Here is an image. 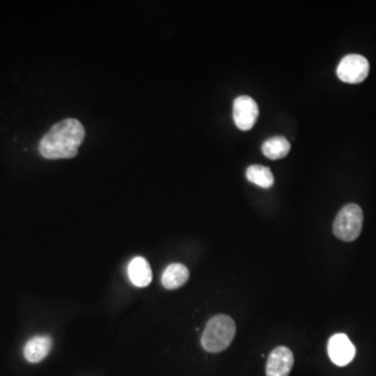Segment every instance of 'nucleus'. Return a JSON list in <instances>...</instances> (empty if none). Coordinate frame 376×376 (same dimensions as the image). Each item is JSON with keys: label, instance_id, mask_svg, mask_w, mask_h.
<instances>
[{"label": "nucleus", "instance_id": "9d476101", "mask_svg": "<svg viewBox=\"0 0 376 376\" xmlns=\"http://www.w3.org/2000/svg\"><path fill=\"white\" fill-rule=\"evenodd\" d=\"M189 278V271L182 263H172L164 270L162 285L165 289L176 290L185 285Z\"/></svg>", "mask_w": 376, "mask_h": 376}, {"label": "nucleus", "instance_id": "1a4fd4ad", "mask_svg": "<svg viewBox=\"0 0 376 376\" xmlns=\"http://www.w3.org/2000/svg\"><path fill=\"white\" fill-rule=\"evenodd\" d=\"M130 280L135 287H145L151 283L153 274L147 259L143 257L133 258L128 267Z\"/></svg>", "mask_w": 376, "mask_h": 376}, {"label": "nucleus", "instance_id": "f257e3e1", "mask_svg": "<svg viewBox=\"0 0 376 376\" xmlns=\"http://www.w3.org/2000/svg\"><path fill=\"white\" fill-rule=\"evenodd\" d=\"M84 138L85 129L78 119H64L42 137L39 152L46 159H71L78 155Z\"/></svg>", "mask_w": 376, "mask_h": 376}, {"label": "nucleus", "instance_id": "39448f33", "mask_svg": "<svg viewBox=\"0 0 376 376\" xmlns=\"http://www.w3.org/2000/svg\"><path fill=\"white\" fill-rule=\"evenodd\" d=\"M257 104L252 97L242 95L237 97L233 103L234 123L242 131L251 130L258 119Z\"/></svg>", "mask_w": 376, "mask_h": 376}, {"label": "nucleus", "instance_id": "6e6552de", "mask_svg": "<svg viewBox=\"0 0 376 376\" xmlns=\"http://www.w3.org/2000/svg\"><path fill=\"white\" fill-rule=\"evenodd\" d=\"M51 346H53V340L51 337L38 336V337L32 338L25 344L23 355L30 363H39L47 357L51 352Z\"/></svg>", "mask_w": 376, "mask_h": 376}, {"label": "nucleus", "instance_id": "0eeeda50", "mask_svg": "<svg viewBox=\"0 0 376 376\" xmlns=\"http://www.w3.org/2000/svg\"><path fill=\"white\" fill-rule=\"evenodd\" d=\"M293 366V352L285 346H280L270 353L266 373L267 376H289Z\"/></svg>", "mask_w": 376, "mask_h": 376}, {"label": "nucleus", "instance_id": "9b49d317", "mask_svg": "<svg viewBox=\"0 0 376 376\" xmlns=\"http://www.w3.org/2000/svg\"><path fill=\"white\" fill-rule=\"evenodd\" d=\"M291 145L285 137L277 136L266 140L263 145V153L271 160L281 159L289 154Z\"/></svg>", "mask_w": 376, "mask_h": 376}, {"label": "nucleus", "instance_id": "20e7f679", "mask_svg": "<svg viewBox=\"0 0 376 376\" xmlns=\"http://www.w3.org/2000/svg\"><path fill=\"white\" fill-rule=\"evenodd\" d=\"M368 60L361 55H348L342 59L337 68V75L342 82L359 84L365 81L369 75Z\"/></svg>", "mask_w": 376, "mask_h": 376}, {"label": "nucleus", "instance_id": "7ed1b4c3", "mask_svg": "<svg viewBox=\"0 0 376 376\" xmlns=\"http://www.w3.org/2000/svg\"><path fill=\"white\" fill-rule=\"evenodd\" d=\"M363 222L362 208L357 204H347L340 210L333 222V234L343 242L355 241L361 234Z\"/></svg>", "mask_w": 376, "mask_h": 376}, {"label": "nucleus", "instance_id": "423d86ee", "mask_svg": "<svg viewBox=\"0 0 376 376\" xmlns=\"http://www.w3.org/2000/svg\"><path fill=\"white\" fill-rule=\"evenodd\" d=\"M327 351L331 362L339 367L351 363L355 357V345L344 333H337L329 339Z\"/></svg>", "mask_w": 376, "mask_h": 376}, {"label": "nucleus", "instance_id": "f8f14e48", "mask_svg": "<svg viewBox=\"0 0 376 376\" xmlns=\"http://www.w3.org/2000/svg\"><path fill=\"white\" fill-rule=\"evenodd\" d=\"M247 179L251 183L263 188H270L274 184L273 174L269 167L263 165H251L246 172Z\"/></svg>", "mask_w": 376, "mask_h": 376}, {"label": "nucleus", "instance_id": "f03ea898", "mask_svg": "<svg viewBox=\"0 0 376 376\" xmlns=\"http://www.w3.org/2000/svg\"><path fill=\"white\" fill-rule=\"evenodd\" d=\"M237 333V326L229 316L218 315L210 319L202 336V346L211 353L224 351L229 347Z\"/></svg>", "mask_w": 376, "mask_h": 376}]
</instances>
